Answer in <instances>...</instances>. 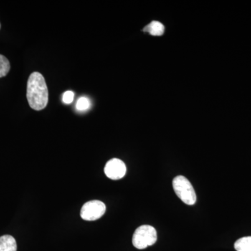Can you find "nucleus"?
Instances as JSON below:
<instances>
[{
    "label": "nucleus",
    "instance_id": "nucleus-8",
    "mask_svg": "<svg viewBox=\"0 0 251 251\" xmlns=\"http://www.w3.org/2000/svg\"><path fill=\"white\" fill-rule=\"evenodd\" d=\"M237 251H251V237H245L238 239L234 244Z\"/></svg>",
    "mask_w": 251,
    "mask_h": 251
},
{
    "label": "nucleus",
    "instance_id": "nucleus-1",
    "mask_svg": "<svg viewBox=\"0 0 251 251\" xmlns=\"http://www.w3.org/2000/svg\"><path fill=\"white\" fill-rule=\"evenodd\" d=\"M27 99L33 110H41L49 102V90L44 76L39 72L29 75L27 85Z\"/></svg>",
    "mask_w": 251,
    "mask_h": 251
},
{
    "label": "nucleus",
    "instance_id": "nucleus-12",
    "mask_svg": "<svg viewBox=\"0 0 251 251\" xmlns=\"http://www.w3.org/2000/svg\"><path fill=\"white\" fill-rule=\"evenodd\" d=\"M0 28H1V24H0Z\"/></svg>",
    "mask_w": 251,
    "mask_h": 251
},
{
    "label": "nucleus",
    "instance_id": "nucleus-4",
    "mask_svg": "<svg viewBox=\"0 0 251 251\" xmlns=\"http://www.w3.org/2000/svg\"><path fill=\"white\" fill-rule=\"evenodd\" d=\"M106 211V206L100 201H92L86 202L80 211V216L85 221H96L101 218Z\"/></svg>",
    "mask_w": 251,
    "mask_h": 251
},
{
    "label": "nucleus",
    "instance_id": "nucleus-3",
    "mask_svg": "<svg viewBox=\"0 0 251 251\" xmlns=\"http://www.w3.org/2000/svg\"><path fill=\"white\" fill-rule=\"evenodd\" d=\"M157 241L156 229L151 226H140L133 234V245L138 249H145L152 246Z\"/></svg>",
    "mask_w": 251,
    "mask_h": 251
},
{
    "label": "nucleus",
    "instance_id": "nucleus-10",
    "mask_svg": "<svg viewBox=\"0 0 251 251\" xmlns=\"http://www.w3.org/2000/svg\"><path fill=\"white\" fill-rule=\"evenodd\" d=\"M91 102L90 99L87 97H80L77 100L76 109L79 112L87 111L90 108Z\"/></svg>",
    "mask_w": 251,
    "mask_h": 251
},
{
    "label": "nucleus",
    "instance_id": "nucleus-2",
    "mask_svg": "<svg viewBox=\"0 0 251 251\" xmlns=\"http://www.w3.org/2000/svg\"><path fill=\"white\" fill-rule=\"evenodd\" d=\"M173 188L178 198L188 205H193L197 201L196 191L191 183L184 176H177L173 179Z\"/></svg>",
    "mask_w": 251,
    "mask_h": 251
},
{
    "label": "nucleus",
    "instance_id": "nucleus-9",
    "mask_svg": "<svg viewBox=\"0 0 251 251\" xmlns=\"http://www.w3.org/2000/svg\"><path fill=\"white\" fill-rule=\"evenodd\" d=\"M10 68L9 61L4 55L0 54V77L6 76L9 72Z\"/></svg>",
    "mask_w": 251,
    "mask_h": 251
},
{
    "label": "nucleus",
    "instance_id": "nucleus-11",
    "mask_svg": "<svg viewBox=\"0 0 251 251\" xmlns=\"http://www.w3.org/2000/svg\"><path fill=\"white\" fill-rule=\"evenodd\" d=\"M74 93L72 91H67L63 94L62 100L65 104H70L74 101Z\"/></svg>",
    "mask_w": 251,
    "mask_h": 251
},
{
    "label": "nucleus",
    "instance_id": "nucleus-7",
    "mask_svg": "<svg viewBox=\"0 0 251 251\" xmlns=\"http://www.w3.org/2000/svg\"><path fill=\"white\" fill-rule=\"evenodd\" d=\"M143 31L150 33L151 35L161 36L164 33L165 27L162 23L158 21H153L144 28Z\"/></svg>",
    "mask_w": 251,
    "mask_h": 251
},
{
    "label": "nucleus",
    "instance_id": "nucleus-5",
    "mask_svg": "<svg viewBox=\"0 0 251 251\" xmlns=\"http://www.w3.org/2000/svg\"><path fill=\"white\" fill-rule=\"evenodd\" d=\"M104 172L109 179L118 180L125 176L126 173V167L122 160L112 158L105 165Z\"/></svg>",
    "mask_w": 251,
    "mask_h": 251
},
{
    "label": "nucleus",
    "instance_id": "nucleus-6",
    "mask_svg": "<svg viewBox=\"0 0 251 251\" xmlns=\"http://www.w3.org/2000/svg\"><path fill=\"white\" fill-rule=\"evenodd\" d=\"M0 251H17L16 239L11 235L0 237Z\"/></svg>",
    "mask_w": 251,
    "mask_h": 251
}]
</instances>
